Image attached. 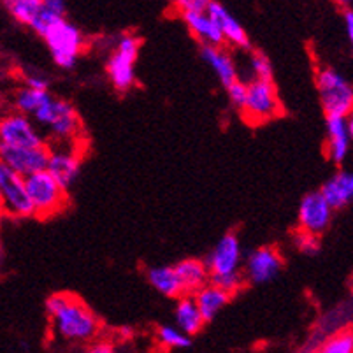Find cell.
<instances>
[{"mask_svg": "<svg viewBox=\"0 0 353 353\" xmlns=\"http://www.w3.org/2000/svg\"><path fill=\"white\" fill-rule=\"evenodd\" d=\"M283 264L285 260L280 250L274 246H262L250 252L243 276H245V281L252 285L269 283L280 274Z\"/></svg>", "mask_w": 353, "mask_h": 353, "instance_id": "obj_10", "label": "cell"}, {"mask_svg": "<svg viewBox=\"0 0 353 353\" xmlns=\"http://www.w3.org/2000/svg\"><path fill=\"white\" fill-rule=\"evenodd\" d=\"M201 59L202 62L213 70L218 81L223 85V88H227L230 83L239 79L237 78V69L232 60V54L223 46H201Z\"/></svg>", "mask_w": 353, "mask_h": 353, "instance_id": "obj_18", "label": "cell"}, {"mask_svg": "<svg viewBox=\"0 0 353 353\" xmlns=\"http://www.w3.org/2000/svg\"><path fill=\"white\" fill-rule=\"evenodd\" d=\"M25 179V190L34 210V216L50 218L60 213L67 204V192L48 171L34 172Z\"/></svg>", "mask_w": 353, "mask_h": 353, "instance_id": "obj_4", "label": "cell"}, {"mask_svg": "<svg viewBox=\"0 0 353 353\" xmlns=\"http://www.w3.org/2000/svg\"><path fill=\"white\" fill-rule=\"evenodd\" d=\"M225 92L230 104H232L237 111H243L246 102V83L241 81V79H236V81L230 83V85L227 86Z\"/></svg>", "mask_w": 353, "mask_h": 353, "instance_id": "obj_31", "label": "cell"}, {"mask_svg": "<svg viewBox=\"0 0 353 353\" xmlns=\"http://www.w3.org/2000/svg\"><path fill=\"white\" fill-rule=\"evenodd\" d=\"M48 130H50L54 139L62 141V143L78 139L79 132H81V120H79V114L76 111V108L69 101L60 99L57 117L51 121Z\"/></svg>", "mask_w": 353, "mask_h": 353, "instance_id": "obj_19", "label": "cell"}, {"mask_svg": "<svg viewBox=\"0 0 353 353\" xmlns=\"http://www.w3.org/2000/svg\"><path fill=\"white\" fill-rule=\"evenodd\" d=\"M51 97L50 90H34V88H20L14 94V108L20 114L32 118V114Z\"/></svg>", "mask_w": 353, "mask_h": 353, "instance_id": "obj_25", "label": "cell"}, {"mask_svg": "<svg viewBox=\"0 0 353 353\" xmlns=\"http://www.w3.org/2000/svg\"><path fill=\"white\" fill-rule=\"evenodd\" d=\"M319 192L325 199L330 210H345L353 201V174L346 169H339L336 174H332L323 183Z\"/></svg>", "mask_w": 353, "mask_h": 353, "instance_id": "obj_16", "label": "cell"}, {"mask_svg": "<svg viewBox=\"0 0 353 353\" xmlns=\"http://www.w3.org/2000/svg\"><path fill=\"white\" fill-rule=\"evenodd\" d=\"M292 243H294L295 250L304 255L314 256L316 253H320L322 250V241H320V236H314V234L306 232V230L297 229L292 236Z\"/></svg>", "mask_w": 353, "mask_h": 353, "instance_id": "obj_27", "label": "cell"}, {"mask_svg": "<svg viewBox=\"0 0 353 353\" xmlns=\"http://www.w3.org/2000/svg\"><path fill=\"white\" fill-rule=\"evenodd\" d=\"M46 171L63 190H69L81 174V157L76 150H51Z\"/></svg>", "mask_w": 353, "mask_h": 353, "instance_id": "obj_14", "label": "cell"}, {"mask_svg": "<svg viewBox=\"0 0 353 353\" xmlns=\"http://www.w3.org/2000/svg\"><path fill=\"white\" fill-rule=\"evenodd\" d=\"M25 86L34 90H48L50 83H48V79L44 78V76H41V74L32 72L28 74V76H25Z\"/></svg>", "mask_w": 353, "mask_h": 353, "instance_id": "obj_33", "label": "cell"}, {"mask_svg": "<svg viewBox=\"0 0 353 353\" xmlns=\"http://www.w3.org/2000/svg\"><path fill=\"white\" fill-rule=\"evenodd\" d=\"M51 51L54 65L63 70L74 69L79 54L85 48V35L76 25L65 20V16H57L41 34Z\"/></svg>", "mask_w": 353, "mask_h": 353, "instance_id": "obj_2", "label": "cell"}, {"mask_svg": "<svg viewBox=\"0 0 353 353\" xmlns=\"http://www.w3.org/2000/svg\"><path fill=\"white\" fill-rule=\"evenodd\" d=\"M46 313L54 330L65 341L83 343L94 339L99 332L97 314L79 297L67 292H57L46 299Z\"/></svg>", "mask_w": 353, "mask_h": 353, "instance_id": "obj_1", "label": "cell"}, {"mask_svg": "<svg viewBox=\"0 0 353 353\" xmlns=\"http://www.w3.org/2000/svg\"><path fill=\"white\" fill-rule=\"evenodd\" d=\"M0 144L16 148H39L44 146L46 141L30 118L14 113L0 118Z\"/></svg>", "mask_w": 353, "mask_h": 353, "instance_id": "obj_9", "label": "cell"}, {"mask_svg": "<svg viewBox=\"0 0 353 353\" xmlns=\"http://www.w3.org/2000/svg\"><path fill=\"white\" fill-rule=\"evenodd\" d=\"M41 4L46 11L57 16H65V0H41Z\"/></svg>", "mask_w": 353, "mask_h": 353, "instance_id": "obj_34", "label": "cell"}, {"mask_svg": "<svg viewBox=\"0 0 353 353\" xmlns=\"http://www.w3.org/2000/svg\"><path fill=\"white\" fill-rule=\"evenodd\" d=\"M343 21H345L346 37H348V41L352 43L353 41V11H352V8L345 9V12H343Z\"/></svg>", "mask_w": 353, "mask_h": 353, "instance_id": "obj_35", "label": "cell"}, {"mask_svg": "<svg viewBox=\"0 0 353 353\" xmlns=\"http://www.w3.org/2000/svg\"><path fill=\"white\" fill-rule=\"evenodd\" d=\"M48 159H50L48 144L39 148H16L0 144V163H4L21 178H27L34 172L46 171Z\"/></svg>", "mask_w": 353, "mask_h": 353, "instance_id": "obj_8", "label": "cell"}, {"mask_svg": "<svg viewBox=\"0 0 353 353\" xmlns=\"http://www.w3.org/2000/svg\"><path fill=\"white\" fill-rule=\"evenodd\" d=\"M210 276L234 274L241 272L243 265V248L236 232H227L211 250L208 259L204 260Z\"/></svg>", "mask_w": 353, "mask_h": 353, "instance_id": "obj_11", "label": "cell"}, {"mask_svg": "<svg viewBox=\"0 0 353 353\" xmlns=\"http://www.w3.org/2000/svg\"><path fill=\"white\" fill-rule=\"evenodd\" d=\"M336 2H338V4L341 6V8L348 9V8H352V2H353V0H336Z\"/></svg>", "mask_w": 353, "mask_h": 353, "instance_id": "obj_37", "label": "cell"}, {"mask_svg": "<svg viewBox=\"0 0 353 353\" xmlns=\"http://www.w3.org/2000/svg\"><path fill=\"white\" fill-rule=\"evenodd\" d=\"M210 285L220 288L225 294L232 297L236 292H239L245 285V276L243 272H234V274H220V276H210Z\"/></svg>", "mask_w": 353, "mask_h": 353, "instance_id": "obj_29", "label": "cell"}, {"mask_svg": "<svg viewBox=\"0 0 353 353\" xmlns=\"http://www.w3.org/2000/svg\"><path fill=\"white\" fill-rule=\"evenodd\" d=\"M174 320L176 327L181 330L183 334H187L188 338L195 336L204 327V320H202L201 313H199L195 301L192 295H181L176 299V310H174Z\"/></svg>", "mask_w": 353, "mask_h": 353, "instance_id": "obj_22", "label": "cell"}, {"mask_svg": "<svg viewBox=\"0 0 353 353\" xmlns=\"http://www.w3.org/2000/svg\"><path fill=\"white\" fill-rule=\"evenodd\" d=\"M2 4L18 23L30 28L44 11L41 0H2Z\"/></svg>", "mask_w": 353, "mask_h": 353, "instance_id": "obj_24", "label": "cell"}, {"mask_svg": "<svg viewBox=\"0 0 353 353\" xmlns=\"http://www.w3.org/2000/svg\"><path fill=\"white\" fill-rule=\"evenodd\" d=\"M181 18L202 46H225L220 28L206 11H185L181 12Z\"/></svg>", "mask_w": 353, "mask_h": 353, "instance_id": "obj_17", "label": "cell"}, {"mask_svg": "<svg viewBox=\"0 0 353 353\" xmlns=\"http://www.w3.org/2000/svg\"><path fill=\"white\" fill-rule=\"evenodd\" d=\"M0 206L12 216H34V210L25 190V179L4 163H0Z\"/></svg>", "mask_w": 353, "mask_h": 353, "instance_id": "obj_7", "label": "cell"}, {"mask_svg": "<svg viewBox=\"0 0 353 353\" xmlns=\"http://www.w3.org/2000/svg\"><path fill=\"white\" fill-rule=\"evenodd\" d=\"M148 283L152 285L159 294L165 295L169 299H178L183 292L179 278L174 271V265H157V268H150L146 272Z\"/></svg>", "mask_w": 353, "mask_h": 353, "instance_id": "obj_23", "label": "cell"}, {"mask_svg": "<svg viewBox=\"0 0 353 353\" xmlns=\"http://www.w3.org/2000/svg\"><path fill=\"white\" fill-rule=\"evenodd\" d=\"M327 153L336 165L345 163L353 141L352 117H325Z\"/></svg>", "mask_w": 353, "mask_h": 353, "instance_id": "obj_13", "label": "cell"}, {"mask_svg": "<svg viewBox=\"0 0 353 353\" xmlns=\"http://www.w3.org/2000/svg\"><path fill=\"white\" fill-rule=\"evenodd\" d=\"M85 353H117V352H114V346L111 345V343L99 341L90 346Z\"/></svg>", "mask_w": 353, "mask_h": 353, "instance_id": "obj_36", "label": "cell"}, {"mask_svg": "<svg viewBox=\"0 0 353 353\" xmlns=\"http://www.w3.org/2000/svg\"><path fill=\"white\" fill-rule=\"evenodd\" d=\"M171 4L178 6L179 11H206L211 0H169Z\"/></svg>", "mask_w": 353, "mask_h": 353, "instance_id": "obj_32", "label": "cell"}, {"mask_svg": "<svg viewBox=\"0 0 353 353\" xmlns=\"http://www.w3.org/2000/svg\"><path fill=\"white\" fill-rule=\"evenodd\" d=\"M192 297H194L195 306H197L204 323L216 319L218 313H220L230 301L229 294H225L223 290H220V288L213 287V285L210 283L204 285L202 288H199L197 292H194Z\"/></svg>", "mask_w": 353, "mask_h": 353, "instance_id": "obj_21", "label": "cell"}, {"mask_svg": "<svg viewBox=\"0 0 353 353\" xmlns=\"http://www.w3.org/2000/svg\"><path fill=\"white\" fill-rule=\"evenodd\" d=\"M141 41L136 35H121L117 48L108 59L105 72L109 83L120 94H125L136 86V60L139 54Z\"/></svg>", "mask_w": 353, "mask_h": 353, "instance_id": "obj_5", "label": "cell"}, {"mask_svg": "<svg viewBox=\"0 0 353 353\" xmlns=\"http://www.w3.org/2000/svg\"><path fill=\"white\" fill-rule=\"evenodd\" d=\"M319 353H353L352 330H343L339 334H334L332 338L322 343Z\"/></svg>", "mask_w": 353, "mask_h": 353, "instance_id": "obj_28", "label": "cell"}, {"mask_svg": "<svg viewBox=\"0 0 353 353\" xmlns=\"http://www.w3.org/2000/svg\"><path fill=\"white\" fill-rule=\"evenodd\" d=\"M157 339L165 348H188L192 345V338L174 325H160L157 330Z\"/></svg>", "mask_w": 353, "mask_h": 353, "instance_id": "obj_26", "label": "cell"}, {"mask_svg": "<svg viewBox=\"0 0 353 353\" xmlns=\"http://www.w3.org/2000/svg\"><path fill=\"white\" fill-rule=\"evenodd\" d=\"M304 353H313V352H304Z\"/></svg>", "mask_w": 353, "mask_h": 353, "instance_id": "obj_38", "label": "cell"}, {"mask_svg": "<svg viewBox=\"0 0 353 353\" xmlns=\"http://www.w3.org/2000/svg\"><path fill=\"white\" fill-rule=\"evenodd\" d=\"M334 211L325 202V199L320 195L319 190L307 192L301 199L299 211H297V221H299V229L306 232L314 234V236H322L327 232L332 223Z\"/></svg>", "mask_w": 353, "mask_h": 353, "instance_id": "obj_12", "label": "cell"}, {"mask_svg": "<svg viewBox=\"0 0 353 353\" xmlns=\"http://www.w3.org/2000/svg\"><path fill=\"white\" fill-rule=\"evenodd\" d=\"M316 90L325 117H352L353 86L334 67H320L316 70Z\"/></svg>", "mask_w": 353, "mask_h": 353, "instance_id": "obj_3", "label": "cell"}, {"mask_svg": "<svg viewBox=\"0 0 353 353\" xmlns=\"http://www.w3.org/2000/svg\"><path fill=\"white\" fill-rule=\"evenodd\" d=\"M206 12L213 18L216 27L220 28L225 43L232 44V46L236 48H241V50H252L248 34H246V30L243 28V25L239 23V20H237L236 16H234L225 6L216 2V0H211L206 8Z\"/></svg>", "mask_w": 353, "mask_h": 353, "instance_id": "obj_15", "label": "cell"}, {"mask_svg": "<svg viewBox=\"0 0 353 353\" xmlns=\"http://www.w3.org/2000/svg\"><path fill=\"white\" fill-rule=\"evenodd\" d=\"M174 271L179 278L185 295H192L210 283V271H208L204 260L185 259L174 265Z\"/></svg>", "mask_w": 353, "mask_h": 353, "instance_id": "obj_20", "label": "cell"}, {"mask_svg": "<svg viewBox=\"0 0 353 353\" xmlns=\"http://www.w3.org/2000/svg\"><path fill=\"white\" fill-rule=\"evenodd\" d=\"M243 117L252 123H265V121L283 114L274 81L252 79L246 83V102L243 108Z\"/></svg>", "mask_w": 353, "mask_h": 353, "instance_id": "obj_6", "label": "cell"}, {"mask_svg": "<svg viewBox=\"0 0 353 353\" xmlns=\"http://www.w3.org/2000/svg\"><path fill=\"white\" fill-rule=\"evenodd\" d=\"M255 78L253 79H264V81H274V69H272L271 60L265 57L262 51H252V59H250Z\"/></svg>", "mask_w": 353, "mask_h": 353, "instance_id": "obj_30", "label": "cell"}]
</instances>
